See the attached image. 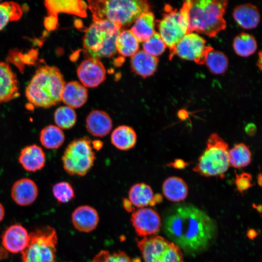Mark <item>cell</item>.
I'll use <instances>...</instances> for the list:
<instances>
[{"mask_svg": "<svg viewBox=\"0 0 262 262\" xmlns=\"http://www.w3.org/2000/svg\"><path fill=\"white\" fill-rule=\"evenodd\" d=\"M166 235L185 252L197 254L212 244L215 238V222L202 210L192 205L180 204L164 217Z\"/></svg>", "mask_w": 262, "mask_h": 262, "instance_id": "obj_1", "label": "cell"}, {"mask_svg": "<svg viewBox=\"0 0 262 262\" xmlns=\"http://www.w3.org/2000/svg\"><path fill=\"white\" fill-rule=\"evenodd\" d=\"M65 84L64 76L59 68L43 66L36 69L26 88L25 95L33 106L50 108L61 101Z\"/></svg>", "mask_w": 262, "mask_h": 262, "instance_id": "obj_2", "label": "cell"}, {"mask_svg": "<svg viewBox=\"0 0 262 262\" xmlns=\"http://www.w3.org/2000/svg\"><path fill=\"white\" fill-rule=\"evenodd\" d=\"M189 33L196 32L214 37L226 27L224 15L227 0H188Z\"/></svg>", "mask_w": 262, "mask_h": 262, "instance_id": "obj_3", "label": "cell"}, {"mask_svg": "<svg viewBox=\"0 0 262 262\" xmlns=\"http://www.w3.org/2000/svg\"><path fill=\"white\" fill-rule=\"evenodd\" d=\"M87 5L93 21L107 20L121 27L150 9L148 1L143 0H88Z\"/></svg>", "mask_w": 262, "mask_h": 262, "instance_id": "obj_4", "label": "cell"}, {"mask_svg": "<svg viewBox=\"0 0 262 262\" xmlns=\"http://www.w3.org/2000/svg\"><path fill=\"white\" fill-rule=\"evenodd\" d=\"M122 27L107 20L93 21L86 30L83 50L89 58L110 57L116 53V40Z\"/></svg>", "mask_w": 262, "mask_h": 262, "instance_id": "obj_5", "label": "cell"}, {"mask_svg": "<svg viewBox=\"0 0 262 262\" xmlns=\"http://www.w3.org/2000/svg\"><path fill=\"white\" fill-rule=\"evenodd\" d=\"M228 151V143L217 133H213L193 171L206 177H223L230 166Z\"/></svg>", "mask_w": 262, "mask_h": 262, "instance_id": "obj_6", "label": "cell"}, {"mask_svg": "<svg viewBox=\"0 0 262 262\" xmlns=\"http://www.w3.org/2000/svg\"><path fill=\"white\" fill-rule=\"evenodd\" d=\"M57 242L56 231L49 226L31 232L20 262H56Z\"/></svg>", "mask_w": 262, "mask_h": 262, "instance_id": "obj_7", "label": "cell"}, {"mask_svg": "<svg viewBox=\"0 0 262 262\" xmlns=\"http://www.w3.org/2000/svg\"><path fill=\"white\" fill-rule=\"evenodd\" d=\"M91 143L89 137L84 136L73 140L67 146L62 161L67 174L83 177L91 170L96 160Z\"/></svg>", "mask_w": 262, "mask_h": 262, "instance_id": "obj_8", "label": "cell"}, {"mask_svg": "<svg viewBox=\"0 0 262 262\" xmlns=\"http://www.w3.org/2000/svg\"><path fill=\"white\" fill-rule=\"evenodd\" d=\"M189 3L185 1L179 11L166 5L162 19L157 23L159 33L170 52L177 43L189 33Z\"/></svg>", "mask_w": 262, "mask_h": 262, "instance_id": "obj_9", "label": "cell"}, {"mask_svg": "<svg viewBox=\"0 0 262 262\" xmlns=\"http://www.w3.org/2000/svg\"><path fill=\"white\" fill-rule=\"evenodd\" d=\"M137 244L145 262H185L181 249L161 236L145 237Z\"/></svg>", "mask_w": 262, "mask_h": 262, "instance_id": "obj_10", "label": "cell"}, {"mask_svg": "<svg viewBox=\"0 0 262 262\" xmlns=\"http://www.w3.org/2000/svg\"><path fill=\"white\" fill-rule=\"evenodd\" d=\"M213 49L212 47L206 45V41L202 36L195 33H190L175 45L169 53V59L171 60L177 55L183 59L203 65L208 53Z\"/></svg>", "mask_w": 262, "mask_h": 262, "instance_id": "obj_11", "label": "cell"}, {"mask_svg": "<svg viewBox=\"0 0 262 262\" xmlns=\"http://www.w3.org/2000/svg\"><path fill=\"white\" fill-rule=\"evenodd\" d=\"M131 220L136 234L143 237L154 235L160 230L162 224L158 213L146 207L134 211Z\"/></svg>", "mask_w": 262, "mask_h": 262, "instance_id": "obj_12", "label": "cell"}, {"mask_svg": "<svg viewBox=\"0 0 262 262\" xmlns=\"http://www.w3.org/2000/svg\"><path fill=\"white\" fill-rule=\"evenodd\" d=\"M77 73L83 86L93 88L104 81L106 72L103 64L99 59L89 58L80 64Z\"/></svg>", "mask_w": 262, "mask_h": 262, "instance_id": "obj_13", "label": "cell"}, {"mask_svg": "<svg viewBox=\"0 0 262 262\" xmlns=\"http://www.w3.org/2000/svg\"><path fill=\"white\" fill-rule=\"evenodd\" d=\"M29 233L20 224H14L8 227L2 233L1 243L3 247L12 253L21 252L27 245Z\"/></svg>", "mask_w": 262, "mask_h": 262, "instance_id": "obj_14", "label": "cell"}, {"mask_svg": "<svg viewBox=\"0 0 262 262\" xmlns=\"http://www.w3.org/2000/svg\"><path fill=\"white\" fill-rule=\"evenodd\" d=\"M38 188L31 179L24 178L16 181L11 190V196L14 201L20 206H28L37 199Z\"/></svg>", "mask_w": 262, "mask_h": 262, "instance_id": "obj_15", "label": "cell"}, {"mask_svg": "<svg viewBox=\"0 0 262 262\" xmlns=\"http://www.w3.org/2000/svg\"><path fill=\"white\" fill-rule=\"evenodd\" d=\"M19 96V83L16 74L7 63L0 61V103Z\"/></svg>", "mask_w": 262, "mask_h": 262, "instance_id": "obj_16", "label": "cell"}, {"mask_svg": "<svg viewBox=\"0 0 262 262\" xmlns=\"http://www.w3.org/2000/svg\"><path fill=\"white\" fill-rule=\"evenodd\" d=\"M128 198L132 206L138 208L154 206L163 199L161 195L154 194L151 187L144 182L132 185L128 192Z\"/></svg>", "mask_w": 262, "mask_h": 262, "instance_id": "obj_17", "label": "cell"}, {"mask_svg": "<svg viewBox=\"0 0 262 262\" xmlns=\"http://www.w3.org/2000/svg\"><path fill=\"white\" fill-rule=\"evenodd\" d=\"M85 127L88 132L97 137L108 134L113 128V121L109 115L100 110H93L87 115Z\"/></svg>", "mask_w": 262, "mask_h": 262, "instance_id": "obj_18", "label": "cell"}, {"mask_svg": "<svg viewBox=\"0 0 262 262\" xmlns=\"http://www.w3.org/2000/svg\"><path fill=\"white\" fill-rule=\"evenodd\" d=\"M18 160L24 170L35 172L44 167L46 154L42 147L36 144H32L21 150Z\"/></svg>", "mask_w": 262, "mask_h": 262, "instance_id": "obj_19", "label": "cell"}, {"mask_svg": "<svg viewBox=\"0 0 262 262\" xmlns=\"http://www.w3.org/2000/svg\"><path fill=\"white\" fill-rule=\"evenodd\" d=\"M72 222L74 227L81 232L92 231L98 226L99 216L97 210L89 205L76 208L72 213Z\"/></svg>", "mask_w": 262, "mask_h": 262, "instance_id": "obj_20", "label": "cell"}, {"mask_svg": "<svg viewBox=\"0 0 262 262\" xmlns=\"http://www.w3.org/2000/svg\"><path fill=\"white\" fill-rule=\"evenodd\" d=\"M88 99V91L82 84L71 81L65 84L62 94L61 101L66 106L74 108L82 106Z\"/></svg>", "mask_w": 262, "mask_h": 262, "instance_id": "obj_21", "label": "cell"}, {"mask_svg": "<svg viewBox=\"0 0 262 262\" xmlns=\"http://www.w3.org/2000/svg\"><path fill=\"white\" fill-rule=\"evenodd\" d=\"M158 62L157 57L140 50L131 57V65L135 73L143 78H147L155 73Z\"/></svg>", "mask_w": 262, "mask_h": 262, "instance_id": "obj_22", "label": "cell"}, {"mask_svg": "<svg viewBox=\"0 0 262 262\" xmlns=\"http://www.w3.org/2000/svg\"><path fill=\"white\" fill-rule=\"evenodd\" d=\"M233 17L237 24L245 29L256 28L260 21L257 7L251 3L237 6L233 10Z\"/></svg>", "mask_w": 262, "mask_h": 262, "instance_id": "obj_23", "label": "cell"}, {"mask_svg": "<svg viewBox=\"0 0 262 262\" xmlns=\"http://www.w3.org/2000/svg\"><path fill=\"white\" fill-rule=\"evenodd\" d=\"M112 145L120 150L126 151L133 148L137 142V134L131 127L122 125L116 127L111 135Z\"/></svg>", "mask_w": 262, "mask_h": 262, "instance_id": "obj_24", "label": "cell"}, {"mask_svg": "<svg viewBox=\"0 0 262 262\" xmlns=\"http://www.w3.org/2000/svg\"><path fill=\"white\" fill-rule=\"evenodd\" d=\"M162 191L168 200L172 202H180L184 200L187 196L188 188L182 178L171 176L163 182Z\"/></svg>", "mask_w": 262, "mask_h": 262, "instance_id": "obj_25", "label": "cell"}, {"mask_svg": "<svg viewBox=\"0 0 262 262\" xmlns=\"http://www.w3.org/2000/svg\"><path fill=\"white\" fill-rule=\"evenodd\" d=\"M130 31L139 42H144L156 32L154 14L149 11L139 16L134 21Z\"/></svg>", "mask_w": 262, "mask_h": 262, "instance_id": "obj_26", "label": "cell"}, {"mask_svg": "<svg viewBox=\"0 0 262 262\" xmlns=\"http://www.w3.org/2000/svg\"><path fill=\"white\" fill-rule=\"evenodd\" d=\"M45 5L49 12L66 13L81 17L86 16L87 4L82 0H48Z\"/></svg>", "mask_w": 262, "mask_h": 262, "instance_id": "obj_27", "label": "cell"}, {"mask_svg": "<svg viewBox=\"0 0 262 262\" xmlns=\"http://www.w3.org/2000/svg\"><path fill=\"white\" fill-rule=\"evenodd\" d=\"M39 140L42 145L47 149H55L64 144L65 135L62 129L54 125H49L40 132Z\"/></svg>", "mask_w": 262, "mask_h": 262, "instance_id": "obj_28", "label": "cell"}, {"mask_svg": "<svg viewBox=\"0 0 262 262\" xmlns=\"http://www.w3.org/2000/svg\"><path fill=\"white\" fill-rule=\"evenodd\" d=\"M228 158L230 166L241 168L251 163L252 153L248 146L245 143H240L229 149Z\"/></svg>", "mask_w": 262, "mask_h": 262, "instance_id": "obj_29", "label": "cell"}, {"mask_svg": "<svg viewBox=\"0 0 262 262\" xmlns=\"http://www.w3.org/2000/svg\"><path fill=\"white\" fill-rule=\"evenodd\" d=\"M139 42L130 30L121 31L116 40V49L125 57H131L139 49Z\"/></svg>", "mask_w": 262, "mask_h": 262, "instance_id": "obj_30", "label": "cell"}, {"mask_svg": "<svg viewBox=\"0 0 262 262\" xmlns=\"http://www.w3.org/2000/svg\"><path fill=\"white\" fill-rule=\"evenodd\" d=\"M233 47L237 55L246 57L256 51L257 48V41L252 35L242 33L235 37Z\"/></svg>", "mask_w": 262, "mask_h": 262, "instance_id": "obj_31", "label": "cell"}, {"mask_svg": "<svg viewBox=\"0 0 262 262\" xmlns=\"http://www.w3.org/2000/svg\"><path fill=\"white\" fill-rule=\"evenodd\" d=\"M23 14L19 4L13 1L0 3V31L12 21L19 19Z\"/></svg>", "mask_w": 262, "mask_h": 262, "instance_id": "obj_32", "label": "cell"}, {"mask_svg": "<svg viewBox=\"0 0 262 262\" xmlns=\"http://www.w3.org/2000/svg\"><path fill=\"white\" fill-rule=\"evenodd\" d=\"M54 120L56 126L61 129L68 130L73 128L77 120L74 110L67 106L57 108L54 113Z\"/></svg>", "mask_w": 262, "mask_h": 262, "instance_id": "obj_33", "label": "cell"}, {"mask_svg": "<svg viewBox=\"0 0 262 262\" xmlns=\"http://www.w3.org/2000/svg\"><path fill=\"white\" fill-rule=\"evenodd\" d=\"M205 63L212 73L221 74L227 70L229 61L224 53L213 49L208 53Z\"/></svg>", "mask_w": 262, "mask_h": 262, "instance_id": "obj_34", "label": "cell"}, {"mask_svg": "<svg viewBox=\"0 0 262 262\" xmlns=\"http://www.w3.org/2000/svg\"><path fill=\"white\" fill-rule=\"evenodd\" d=\"M52 194L58 202L66 203L74 198V190L67 181H62L54 184L52 188Z\"/></svg>", "mask_w": 262, "mask_h": 262, "instance_id": "obj_35", "label": "cell"}, {"mask_svg": "<svg viewBox=\"0 0 262 262\" xmlns=\"http://www.w3.org/2000/svg\"><path fill=\"white\" fill-rule=\"evenodd\" d=\"M166 47L165 43L157 32H155L150 38L144 41L143 44V50L156 57L163 54Z\"/></svg>", "mask_w": 262, "mask_h": 262, "instance_id": "obj_36", "label": "cell"}, {"mask_svg": "<svg viewBox=\"0 0 262 262\" xmlns=\"http://www.w3.org/2000/svg\"><path fill=\"white\" fill-rule=\"evenodd\" d=\"M92 262H132L130 257L124 251L118 250L110 252L101 250L92 260Z\"/></svg>", "mask_w": 262, "mask_h": 262, "instance_id": "obj_37", "label": "cell"}, {"mask_svg": "<svg viewBox=\"0 0 262 262\" xmlns=\"http://www.w3.org/2000/svg\"><path fill=\"white\" fill-rule=\"evenodd\" d=\"M252 180V176L248 173L243 172L240 174L236 173L235 184L238 191L243 193L252 187L253 185Z\"/></svg>", "mask_w": 262, "mask_h": 262, "instance_id": "obj_38", "label": "cell"}, {"mask_svg": "<svg viewBox=\"0 0 262 262\" xmlns=\"http://www.w3.org/2000/svg\"><path fill=\"white\" fill-rule=\"evenodd\" d=\"M187 165L188 163L182 159H176L173 162L168 164L169 166H172L177 169H183Z\"/></svg>", "mask_w": 262, "mask_h": 262, "instance_id": "obj_39", "label": "cell"}, {"mask_svg": "<svg viewBox=\"0 0 262 262\" xmlns=\"http://www.w3.org/2000/svg\"><path fill=\"white\" fill-rule=\"evenodd\" d=\"M245 131L249 136H253L256 132L257 128L254 124L249 123L246 126Z\"/></svg>", "mask_w": 262, "mask_h": 262, "instance_id": "obj_40", "label": "cell"}, {"mask_svg": "<svg viewBox=\"0 0 262 262\" xmlns=\"http://www.w3.org/2000/svg\"><path fill=\"white\" fill-rule=\"evenodd\" d=\"M92 146L93 148H94L96 150H100L103 145V143L102 141L99 140H96L93 141H92L91 143Z\"/></svg>", "mask_w": 262, "mask_h": 262, "instance_id": "obj_41", "label": "cell"}, {"mask_svg": "<svg viewBox=\"0 0 262 262\" xmlns=\"http://www.w3.org/2000/svg\"><path fill=\"white\" fill-rule=\"evenodd\" d=\"M123 205L125 209L128 211H131L132 209V206L129 199L124 198L123 199Z\"/></svg>", "mask_w": 262, "mask_h": 262, "instance_id": "obj_42", "label": "cell"}, {"mask_svg": "<svg viewBox=\"0 0 262 262\" xmlns=\"http://www.w3.org/2000/svg\"><path fill=\"white\" fill-rule=\"evenodd\" d=\"M8 256V251L3 247L0 246V260L6 259Z\"/></svg>", "mask_w": 262, "mask_h": 262, "instance_id": "obj_43", "label": "cell"}, {"mask_svg": "<svg viewBox=\"0 0 262 262\" xmlns=\"http://www.w3.org/2000/svg\"><path fill=\"white\" fill-rule=\"evenodd\" d=\"M178 116L180 119L184 120L188 117V114L185 111L181 110L178 113Z\"/></svg>", "mask_w": 262, "mask_h": 262, "instance_id": "obj_44", "label": "cell"}, {"mask_svg": "<svg viewBox=\"0 0 262 262\" xmlns=\"http://www.w3.org/2000/svg\"><path fill=\"white\" fill-rule=\"evenodd\" d=\"M5 215V209L3 205L0 202V223L4 218Z\"/></svg>", "mask_w": 262, "mask_h": 262, "instance_id": "obj_45", "label": "cell"}, {"mask_svg": "<svg viewBox=\"0 0 262 262\" xmlns=\"http://www.w3.org/2000/svg\"><path fill=\"white\" fill-rule=\"evenodd\" d=\"M257 181L258 184L260 185V186H262V174L261 173H260L258 175V178H257Z\"/></svg>", "mask_w": 262, "mask_h": 262, "instance_id": "obj_46", "label": "cell"}]
</instances>
